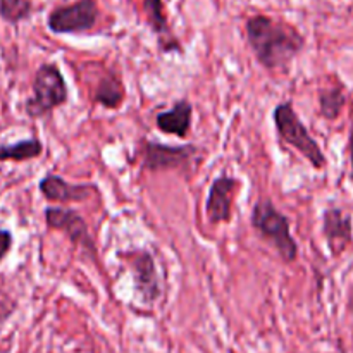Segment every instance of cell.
Here are the masks:
<instances>
[{"instance_id":"6da1fadb","label":"cell","mask_w":353,"mask_h":353,"mask_svg":"<svg viewBox=\"0 0 353 353\" xmlns=\"http://www.w3.org/2000/svg\"><path fill=\"white\" fill-rule=\"evenodd\" d=\"M245 37L252 54L268 71H285L305 48V37L296 26L265 14L245 21Z\"/></svg>"},{"instance_id":"3957f363","label":"cell","mask_w":353,"mask_h":353,"mask_svg":"<svg viewBox=\"0 0 353 353\" xmlns=\"http://www.w3.org/2000/svg\"><path fill=\"white\" fill-rule=\"evenodd\" d=\"M140 169L147 172H190L200 164L203 148L199 145H169L141 138L137 147Z\"/></svg>"},{"instance_id":"4fadbf2b","label":"cell","mask_w":353,"mask_h":353,"mask_svg":"<svg viewBox=\"0 0 353 353\" xmlns=\"http://www.w3.org/2000/svg\"><path fill=\"white\" fill-rule=\"evenodd\" d=\"M193 103L190 100H176L169 110H161L155 116V126L159 131L171 137L186 138L193 126Z\"/></svg>"},{"instance_id":"2e32d148","label":"cell","mask_w":353,"mask_h":353,"mask_svg":"<svg viewBox=\"0 0 353 353\" xmlns=\"http://www.w3.org/2000/svg\"><path fill=\"white\" fill-rule=\"evenodd\" d=\"M317 102H319V114L324 119L336 121L347 105V93L343 86L336 83V85L319 90Z\"/></svg>"},{"instance_id":"ffe728a7","label":"cell","mask_w":353,"mask_h":353,"mask_svg":"<svg viewBox=\"0 0 353 353\" xmlns=\"http://www.w3.org/2000/svg\"><path fill=\"white\" fill-rule=\"evenodd\" d=\"M348 154H350V164L353 169V128L350 131V138H348Z\"/></svg>"},{"instance_id":"ba28073f","label":"cell","mask_w":353,"mask_h":353,"mask_svg":"<svg viewBox=\"0 0 353 353\" xmlns=\"http://www.w3.org/2000/svg\"><path fill=\"white\" fill-rule=\"evenodd\" d=\"M99 17L100 9L95 0H76L54 7L47 16V28L54 34H79L93 30Z\"/></svg>"},{"instance_id":"7c38bea8","label":"cell","mask_w":353,"mask_h":353,"mask_svg":"<svg viewBox=\"0 0 353 353\" xmlns=\"http://www.w3.org/2000/svg\"><path fill=\"white\" fill-rule=\"evenodd\" d=\"M143 10L148 28L157 38V47L161 54H172V52L183 54V45L172 31L164 9V2L162 0H143Z\"/></svg>"},{"instance_id":"9a60e30c","label":"cell","mask_w":353,"mask_h":353,"mask_svg":"<svg viewBox=\"0 0 353 353\" xmlns=\"http://www.w3.org/2000/svg\"><path fill=\"white\" fill-rule=\"evenodd\" d=\"M43 141L37 137L24 138L14 143H0V162H28L43 155Z\"/></svg>"},{"instance_id":"5b68a950","label":"cell","mask_w":353,"mask_h":353,"mask_svg":"<svg viewBox=\"0 0 353 353\" xmlns=\"http://www.w3.org/2000/svg\"><path fill=\"white\" fill-rule=\"evenodd\" d=\"M272 121H274L276 133L279 140L295 148L314 169L321 171L327 165L326 154L323 152L316 138L310 134L309 128L303 124L300 116L296 114L295 107L290 100L279 102L272 110Z\"/></svg>"},{"instance_id":"52a82bcc","label":"cell","mask_w":353,"mask_h":353,"mask_svg":"<svg viewBox=\"0 0 353 353\" xmlns=\"http://www.w3.org/2000/svg\"><path fill=\"white\" fill-rule=\"evenodd\" d=\"M45 226L50 231H59L64 234L74 247L81 248L90 259L97 261V245L95 238L92 236L88 223L78 210L71 207H47L43 210Z\"/></svg>"},{"instance_id":"d6986e66","label":"cell","mask_w":353,"mask_h":353,"mask_svg":"<svg viewBox=\"0 0 353 353\" xmlns=\"http://www.w3.org/2000/svg\"><path fill=\"white\" fill-rule=\"evenodd\" d=\"M14 245V234L9 230H0V262L6 261Z\"/></svg>"},{"instance_id":"ac0fdd59","label":"cell","mask_w":353,"mask_h":353,"mask_svg":"<svg viewBox=\"0 0 353 353\" xmlns=\"http://www.w3.org/2000/svg\"><path fill=\"white\" fill-rule=\"evenodd\" d=\"M14 310H16V300L6 290L0 288V324L6 323L12 316Z\"/></svg>"},{"instance_id":"5bb4252c","label":"cell","mask_w":353,"mask_h":353,"mask_svg":"<svg viewBox=\"0 0 353 353\" xmlns=\"http://www.w3.org/2000/svg\"><path fill=\"white\" fill-rule=\"evenodd\" d=\"M126 100V86L124 81L116 74L109 71V74L102 76L93 90V102L102 105L103 109L116 110Z\"/></svg>"},{"instance_id":"277c9868","label":"cell","mask_w":353,"mask_h":353,"mask_svg":"<svg viewBox=\"0 0 353 353\" xmlns=\"http://www.w3.org/2000/svg\"><path fill=\"white\" fill-rule=\"evenodd\" d=\"M69 100V88L61 68L55 62H43L34 71L31 97L24 102V112L30 119L48 116Z\"/></svg>"},{"instance_id":"44dd1931","label":"cell","mask_w":353,"mask_h":353,"mask_svg":"<svg viewBox=\"0 0 353 353\" xmlns=\"http://www.w3.org/2000/svg\"><path fill=\"white\" fill-rule=\"evenodd\" d=\"M350 310L353 312V296H352V300H350Z\"/></svg>"},{"instance_id":"e0dca14e","label":"cell","mask_w":353,"mask_h":353,"mask_svg":"<svg viewBox=\"0 0 353 353\" xmlns=\"http://www.w3.org/2000/svg\"><path fill=\"white\" fill-rule=\"evenodd\" d=\"M33 10L34 6L31 0H0V19L10 26H17L30 19Z\"/></svg>"},{"instance_id":"8fae6325","label":"cell","mask_w":353,"mask_h":353,"mask_svg":"<svg viewBox=\"0 0 353 353\" xmlns=\"http://www.w3.org/2000/svg\"><path fill=\"white\" fill-rule=\"evenodd\" d=\"M323 234L333 257H340L353 243V219L341 207H327L323 212Z\"/></svg>"},{"instance_id":"8992f818","label":"cell","mask_w":353,"mask_h":353,"mask_svg":"<svg viewBox=\"0 0 353 353\" xmlns=\"http://www.w3.org/2000/svg\"><path fill=\"white\" fill-rule=\"evenodd\" d=\"M116 255L131 271L138 300L143 305H154L159 302L162 296V281L152 252L147 248H130L119 250Z\"/></svg>"},{"instance_id":"9c48e42d","label":"cell","mask_w":353,"mask_h":353,"mask_svg":"<svg viewBox=\"0 0 353 353\" xmlns=\"http://www.w3.org/2000/svg\"><path fill=\"white\" fill-rule=\"evenodd\" d=\"M240 179L221 174L210 183L205 200V217L210 224H230L233 221L234 199L240 192Z\"/></svg>"},{"instance_id":"30bf717a","label":"cell","mask_w":353,"mask_h":353,"mask_svg":"<svg viewBox=\"0 0 353 353\" xmlns=\"http://www.w3.org/2000/svg\"><path fill=\"white\" fill-rule=\"evenodd\" d=\"M38 190H40V195L47 202L65 205V203L86 202V200H90L95 195L99 188H97V185H92V183H81V185L69 183L68 179L55 174V172H47L38 181Z\"/></svg>"},{"instance_id":"7a4b0ae2","label":"cell","mask_w":353,"mask_h":353,"mask_svg":"<svg viewBox=\"0 0 353 353\" xmlns=\"http://www.w3.org/2000/svg\"><path fill=\"white\" fill-rule=\"evenodd\" d=\"M250 224L262 241L271 245L285 264H293L299 259V245L292 234V224L286 214L264 196L255 202L250 214Z\"/></svg>"}]
</instances>
